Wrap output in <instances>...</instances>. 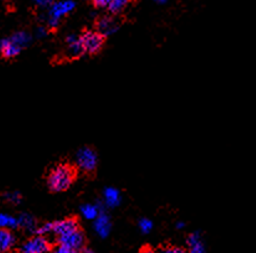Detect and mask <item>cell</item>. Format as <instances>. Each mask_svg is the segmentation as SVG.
<instances>
[{"instance_id":"obj_30","label":"cell","mask_w":256,"mask_h":253,"mask_svg":"<svg viewBox=\"0 0 256 253\" xmlns=\"http://www.w3.org/2000/svg\"><path fill=\"white\" fill-rule=\"evenodd\" d=\"M176 226H178V227H183V226H184V224H183V222H179V224L176 225Z\"/></svg>"},{"instance_id":"obj_11","label":"cell","mask_w":256,"mask_h":253,"mask_svg":"<svg viewBox=\"0 0 256 253\" xmlns=\"http://www.w3.org/2000/svg\"><path fill=\"white\" fill-rule=\"evenodd\" d=\"M15 242H16V237L10 231V229L2 227V230H0V251L2 253L12 251Z\"/></svg>"},{"instance_id":"obj_20","label":"cell","mask_w":256,"mask_h":253,"mask_svg":"<svg viewBox=\"0 0 256 253\" xmlns=\"http://www.w3.org/2000/svg\"><path fill=\"white\" fill-rule=\"evenodd\" d=\"M19 226L25 227V229L35 230V221L30 215L22 214V216L19 217Z\"/></svg>"},{"instance_id":"obj_2","label":"cell","mask_w":256,"mask_h":253,"mask_svg":"<svg viewBox=\"0 0 256 253\" xmlns=\"http://www.w3.org/2000/svg\"><path fill=\"white\" fill-rule=\"evenodd\" d=\"M76 7V2L72 0H61L55 1L50 6L46 16V24L50 29L56 30L61 24V19L68 16L70 12H72Z\"/></svg>"},{"instance_id":"obj_27","label":"cell","mask_w":256,"mask_h":253,"mask_svg":"<svg viewBox=\"0 0 256 253\" xmlns=\"http://www.w3.org/2000/svg\"><path fill=\"white\" fill-rule=\"evenodd\" d=\"M140 253H158V252L156 251V250L153 249V247H150V246H148V245H146V246H143L142 249H140Z\"/></svg>"},{"instance_id":"obj_10","label":"cell","mask_w":256,"mask_h":253,"mask_svg":"<svg viewBox=\"0 0 256 253\" xmlns=\"http://www.w3.org/2000/svg\"><path fill=\"white\" fill-rule=\"evenodd\" d=\"M120 25L118 22L116 21V19L111 16H104L97 22V29H98V32H101L104 36H110V35L114 34V32L118 30Z\"/></svg>"},{"instance_id":"obj_8","label":"cell","mask_w":256,"mask_h":253,"mask_svg":"<svg viewBox=\"0 0 256 253\" xmlns=\"http://www.w3.org/2000/svg\"><path fill=\"white\" fill-rule=\"evenodd\" d=\"M66 43H68V55L71 58H78L85 55V48H84L81 37L75 34H70L66 37Z\"/></svg>"},{"instance_id":"obj_7","label":"cell","mask_w":256,"mask_h":253,"mask_svg":"<svg viewBox=\"0 0 256 253\" xmlns=\"http://www.w3.org/2000/svg\"><path fill=\"white\" fill-rule=\"evenodd\" d=\"M78 229H81V227L78 217H68V219L55 221L52 224V232L58 237L70 234V232L76 231Z\"/></svg>"},{"instance_id":"obj_3","label":"cell","mask_w":256,"mask_h":253,"mask_svg":"<svg viewBox=\"0 0 256 253\" xmlns=\"http://www.w3.org/2000/svg\"><path fill=\"white\" fill-rule=\"evenodd\" d=\"M98 164V157L94 148L84 147L76 153V165L80 170L86 174H92L96 171Z\"/></svg>"},{"instance_id":"obj_21","label":"cell","mask_w":256,"mask_h":253,"mask_svg":"<svg viewBox=\"0 0 256 253\" xmlns=\"http://www.w3.org/2000/svg\"><path fill=\"white\" fill-rule=\"evenodd\" d=\"M160 253H188L186 249L179 246H167L160 250Z\"/></svg>"},{"instance_id":"obj_29","label":"cell","mask_w":256,"mask_h":253,"mask_svg":"<svg viewBox=\"0 0 256 253\" xmlns=\"http://www.w3.org/2000/svg\"><path fill=\"white\" fill-rule=\"evenodd\" d=\"M156 2H158V4H166V2L168 1V0H154Z\"/></svg>"},{"instance_id":"obj_4","label":"cell","mask_w":256,"mask_h":253,"mask_svg":"<svg viewBox=\"0 0 256 253\" xmlns=\"http://www.w3.org/2000/svg\"><path fill=\"white\" fill-rule=\"evenodd\" d=\"M52 251V245L44 235L30 237L20 246L19 253H48Z\"/></svg>"},{"instance_id":"obj_25","label":"cell","mask_w":256,"mask_h":253,"mask_svg":"<svg viewBox=\"0 0 256 253\" xmlns=\"http://www.w3.org/2000/svg\"><path fill=\"white\" fill-rule=\"evenodd\" d=\"M38 6L40 7H46V6H51V5L55 2V0H32Z\"/></svg>"},{"instance_id":"obj_19","label":"cell","mask_w":256,"mask_h":253,"mask_svg":"<svg viewBox=\"0 0 256 253\" xmlns=\"http://www.w3.org/2000/svg\"><path fill=\"white\" fill-rule=\"evenodd\" d=\"M4 199L6 203L12 204V205H19L22 200V196L19 191H8L4 194Z\"/></svg>"},{"instance_id":"obj_22","label":"cell","mask_w":256,"mask_h":253,"mask_svg":"<svg viewBox=\"0 0 256 253\" xmlns=\"http://www.w3.org/2000/svg\"><path fill=\"white\" fill-rule=\"evenodd\" d=\"M52 253H80V252L76 251V250H74V249H71V247L66 246V245L58 244V246L54 250Z\"/></svg>"},{"instance_id":"obj_23","label":"cell","mask_w":256,"mask_h":253,"mask_svg":"<svg viewBox=\"0 0 256 253\" xmlns=\"http://www.w3.org/2000/svg\"><path fill=\"white\" fill-rule=\"evenodd\" d=\"M140 230H142V231L144 232V234H147V232H150V230H152L153 224H152V221H150V220L142 219L140 221Z\"/></svg>"},{"instance_id":"obj_15","label":"cell","mask_w":256,"mask_h":253,"mask_svg":"<svg viewBox=\"0 0 256 253\" xmlns=\"http://www.w3.org/2000/svg\"><path fill=\"white\" fill-rule=\"evenodd\" d=\"M12 41L14 43H16L18 46H20L22 48L28 47L32 41V36L29 34L28 31H18L15 32L14 35L10 36Z\"/></svg>"},{"instance_id":"obj_13","label":"cell","mask_w":256,"mask_h":253,"mask_svg":"<svg viewBox=\"0 0 256 253\" xmlns=\"http://www.w3.org/2000/svg\"><path fill=\"white\" fill-rule=\"evenodd\" d=\"M94 229H96L97 234L101 235L102 237H106L108 235L110 230H111V221L110 217L106 214L101 212L100 216L94 220Z\"/></svg>"},{"instance_id":"obj_26","label":"cell","mask_w":256,"mask_h":253,"mask_svg":"<svg viewBox=\"0 0 256 253\" xmlns=\"http://www.w3.org/2000/svg\"><path fill=\"white\" fill-rule=\"evenodd\" d=\"M46 35H48V31H46L45 27H42V26L38 27V30H36V37H38V39H42V37H45Z\"/></svg>"},{"instance_id":"obj_9","label":"cell","mask_w":256,"mask_h":253,"mask_svg":"<svg viewBox=\"0 0 256 253\" xmlns=\"http://www.w3.org/2000/svg\"><path fill=\"white\" fill-rule=\"evenodd\" d=\"M0 51H2V57L6 58V60H10V58H14L16 56H19L22 48L20 46H18L16 43L12 42L10 37H6V39H2V42H0Z\"/></svg>"},{"instance_id":"obj_18","label":"cell","mask_w":256,"mask_h":253,"mask_svg":"<svg viewBox=\"0 0 256 253\" xmlns=\"http://www.w3.org/2000/svg\"><path fill=\"white\" fill-rule=\"evenodd\" d=\"M0 225L4 229H15L19 226V219H15L14 216H10L8 214L0 215Z\"/></svg>"},{"instance_id":"obj_24","label":"cell","mask_w":256,"mask_h":253,"mask_svg":"<svg viewBox=\"0 0 256 253\" xmlns=\"http://www.w3.org/2000/svg\"><path fill=\"white\" fill-rule=\"evenodd\" d=\"M112 0H94V5L98 9H104V7H110Z\"/></svg>"},{"instance_id":"obj_16","label":"cell","mask_w":256,"mask_h":253,"mask_svg":"<svg viewBox=\"0 0 256 253\" xmlns=\"http://www.w3.org/2000/svg\"><path fill=\"white\" fill-rule=\"evenodd\" d=\"M81 212L87 220H96L101 214L98 206L94 205V204H86V205L81 206Z\"/></svg>"},{"instance_id":"obj_14","label":"cell","mask_w":256,"mask_h":253,"mask_svg":"<svg viewBox=\"0 0 256 253\" xmlns=\"http://www.w3.org/2000/svg\"><path fill=\"white\" fill-rule=\"evenodd\" d=\"M188 245H189V253H206V249L202 242L200 235L198 232L189 235L188 237Z\"/></svg>"},{"instance_id":"obj_17","label":"cell","mask_w":256,"mask_h":253,"mask_svg":"<svg viewBox=\"0 0 256 253\" xmlns=\"http://www.w3.org/2000/svg\"><path fill=\"white\" fill-rule=\"evenodd\" d=\"M133 0H112L111 5H110L108 10L111 11V14H121L124 9L128 6V5L132 2Z\"/></svg>"},{"instance_id":"obj_1","label":"cell","mask_w":256,"mask_h":253,"mask_svg":"<svg viewBox=\"0 0 256 253\" xmlns=\"http://www.w3.org/2000/svg\"><path fill=\"white\" fill-rule=\"evenodd\" d=\"M76 176H78V168L68 163H61L48 171L46 176V184L48 190L52 193H62L72 186Z\"/></svg>"},{"instance_id":"obj_5","label":"cell","mask_w":256,"mask_h":253,"mask_svg":"<svg viewBox=\"0 0 256 253\" xmlns=\"http://www.w3.org/2000/svg\"><path fill=\"white\" fill-rule=\"evenodd\" d=\"M80 37L87 55H97L104 45V36L101 32L86 31Z\"/></svg>"},{"instance_id":"obj_28","label":"cell","mask_w":256,"mask_h":253,"mask_svg":"<svg viewBox=\"0 0 256 253\" xmlns=\"http://www.w3.org/2000/svg\"><path fill=\"white\" fill-rule=\"evenodd\" d=\"M80 253H94V252L92 251V250L90 249V247H87V246H86V247H84L82 250H81Z\"/></svg>"},{"instance_id":"obj_6","label":"cell","mask_w":256,"mask_h":253,"mask_svg":"<svg viewBox=\"0 0 256 253\" xmlns=\"http://www.w3.org/2000/svg\"><path fill=\"white\" fill-rule=\"evenodd\" d=\"M58 242L60 245H66V246L80 252L84 247H86V236L82 230L78 229L76 231L70 232V234L58 237Z\"/></svg>"},{"instance_id":"obj_12","label":"cell","mask_w":256,"mask_h":253,"mask_svg":"<svg viewBox=\"0 0 256 253\" xmlns=\"http://www.w3.org/2000/svg\"><path fill=\"white\" fill-rule=\"evenodd\" d=\"M104 200L108 208H116L121 204V193L116 188H106L104 191Z\"/></svg>"}]
</instances>
